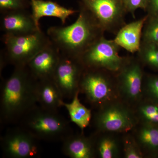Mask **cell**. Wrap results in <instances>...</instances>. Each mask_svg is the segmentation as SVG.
Masks as SVG:
<instances>
[{
  "mask_svg": "<svg viewBox=\"0 0 158 158\" xmlns=\"http://www.w3.org/2000/svg\"><path fill=\"white\" fill-rule=\"evenodd\" d=\"M32 17L38 27L39 20L43 17H54L59 19L63 24L70 15L76 13L77 11L67 9L51 1L31 0Z\"/></svg>",
  "mask_w": 158,
  "mask_h": 158,
  "instance_id": "cell-18",
  "label": "cell"
},
{
  "mask_svg": "<svg viewBox=\"0 0 158 158\" xmlns=\"http://www.w3.org/2000/svg\"><path fill=\"white\" fill-rule=\"evenodd\" d=\"M122 155L124 158H144V156L138 146L131 132L122 134Z\"/></svg>",
  "mask_w": 158,
  "mask_h": 158,
  "instance_id": "cell-23",
  "label": "cell"
},
{
  "mask_svg": "<svg viewBox=\"0 0 158 158\" xmlns=\"http://www.w3.org/2000/svg\"><path fill=\"white\" fill-rule=\"evenodd\" d=\"M20 126L38 141H62L73 134L69 122L58 111L36 105L20 120Z\"/></svg>",
  "mask_w": 158,
  "mask_h": 158,
  "instance_id": "cell-3",
  "label": "cell"
},
{
  "mask_svg": "<svg viewBox=\"0 0 158 158\" xmlns=\"http://www.w3.org/2000/svg\"><path fill=\"white\" fill-rule=\"evenodd\" d=\"M84 8L103 31H112L123 22V0H82Z\"/></svg>",
  "mask_w": 158,
  "mask_h": 158,
  "instance_id": "cell-10",
  "label": "cell"
},
{
  "mask_svg": "<svg viewBox=\"0 0 158 158\" xmlns=\"http://www.w3.org/2000/svg\"><path fill=\"white\" fill-rule=\"evenodd\" d=\"M143 98L158 103V76H150L145 79L143 85Z\"/></svg>",
  "mask_w": 158,
  "mask_h": 158,
  "instance_id": "cell-24",
  "label": "cell"
},
{
  "mask_svg": "<svg viewBox=\"0 0 158 158\" xmlns=\"http://www.w3.org/2000/svg\"><path fill=\"white\" fill-rule=\"evenodd\" d=\"M5 45L4 61L16 66H27L29 62L51 42L48 35L41 30L22 36L4 34Z\"/></svg>",
  "mask_w": 158,
  "mask_h": 158,
  "instance_id": "cell-6",
  "label": "cell"
},
{
  "mask_svg": "<svg viewBox=\"0 0 158 158\" xmlns=\"http://www.w3.org/2000/svg\"><path fill=\"white\" fill-rule=\"evenodd\" d=\"M147 7L152 16H158V0H148Z\"/></svg>",
  "mask_w": 158,
  "mask_h": 158,
  "instance_id": "cell-28",
  "label": "cell"
},
{
  "mask_svg": "<svg viewBox=\"0 0 158 158\" xmlns=\"http://www.w3.org/2000/svg\"><path fill=\"white\" fill-rule=\"evenodd\" d=\"M144 158H158V126L140 123L131 131Z\"/></svg>",
  "mask_w": 158,
  "mask_h": 158,
  "instance_id": "cell-17",
  "label": "cell"
},
{
  "mask_svg": "<svg viewBox=\"0 0 158 158\" xmlns=\"http://www.w3.org/2000/svg\"><path fill=\"white\" fill-rule=\"evenodd\" d=\"M22 0H0V9L2 13L16 10H24Z\"/></svg>",
  "mask_w": 158,
  "mask_h": 158,
  "instance_id": "cell-26",
  "label": "cell"
},
{
  "mask_svg": "<svg viewBox=\"0 0 158 158\" xmlns=\"http://www.w3.org/2000/svg\"><path fill=\"white\" fill-rule=\"evenodd\" d=\"M119 134L95 131L92 135L96 156L100 158H118L122 154L121 138Z\"/></svg>",
  "mask_w": 158,
  "mask_h": 158,
  "instance_id": "cell-19",
  "label": "cell"
},
{
  "mask_svg": "<svg viewBox=\"0 0 158 158\" xmlns=\"http://www.w3.org/2000/svg\"><path fill=\"white\" fill-rule=\"evenodd\" d=\"M103 32L89 12L83 8L73 24L65 27H50L47 35L61 55L79 58L102 36Z\"/></svg>",
  "mask_w": 158,
  "mask_h": 158,
  "instance_id": "cell-2",
  "label": "cell"
},
{
  "mask_svg": "<svg viewBox=\"0 0 158 158\" xmlns=\"http://www.w3.org/2000/svg\"><path fill=\"white\" fill-rule=\"evenodd\" d=\"M37 80L27 66H16L1 88V122L10 124L19 121L36 106Z\"/></svg>",
  "mask_w": 158,
  "mask_h": 158,
  "instance_id": "cell-1",
  "label": "cell"
},
{
  "mask_svg": "<svg viewBox=\"0 0 158 158\" xmlns=\"http://www.w3.org/2000/svg\"><path fill=\"white\" fill-rule=\"evenodd\" d=\"M61 56L59 50L51 42L31 59L27 66L36 80L52 78Z\"/></svg>",
  "mask_w": 158,
  "mask_h": 158,
  "instance_id": "cell-12",
  "label": "cell"
},
{
  "mask_svg": "<svg viewBox=\"0 0 158 158\" xmlns=\"http://www.w3.org/2000/svg\"><path fill=\"white\" fill-rule=\"evenodd\" d=\"M138 52L142 63L158 70V46L156 44L143 42Z\"/></svg>",
  "mask_w": 158,
  "mask_h": 158,
  "instance_id": "cell-22",
  "label": "cell"
},
{
  "mask_svg": "<svg viewBox=\"0 0 158 158\" xmlns=\"http://www.w3.org/2000/svg\"><path fill=\"white\" fill-rule=\"evenodd\" d=\"M116 75L119 98L134 108L143 98L144 74L141 64L127 60Z\"/></svg>",
  "mask_w": 158,
  "mask_h": 158,
  "instance_id": "cell-8",
  "label": "cell"
},
{
  "mask_svg": "<svg viewBox=\"0 0 158 158\" xmlns=\"http://www.w3.org/2000/svg\"><path fill=\"white\" fill-rule=\"evenodd\" d=\"M142 37L143 42L158 43V16H152L147 22Z\"/></svg>",
  "mask_w": 158,
  "mask_h": 158,
  "instance_id": "cell-25",
  "label": "cell"
},
{
  "mask_svg": "<svg viewBox=\"0 0 158 158\" xmlns=\"http://www.w3.org/2000/svg\"><path fill=\"white\" fill-rule=\"evenodd\" d=\"M97 110L92 118L96 132L122 135L131 132L139 123L134 108L120 99Z\"/></svg>",
  "mask_w": 158,
  "mask_h": 158,
  "instance_id": "cell-4",
  "label": "cell"
},
{
  "mask_svg": "<svg viewBox=\"0 0 158 158\" xmlns=\"http://www.w3.org/2000/svg\"><path fill=\"white\" fill-rule=\"evenodd\" d=\"M36 94L37 102L43 109L58 111L62 106L63 97L52 78L37 80Z\"/></svg>",
  "mask_w": 158,
  "mask_h": 158,
  "instance_id": "cell-16",
  "label": "cell"
},
{
  "mask_svg": "<svg viewBox=\"0 0 158 158\" xmlns=\"http://www.w3.org/2000/svg\"><path fill=\"white\" fill-rule=\"evenodd\" d=\"M38 141L21 127L10 130L1 138L3 154L10 158H31L39 156Z\"/></svg>",
  "mask_w": 158,
  "mask_h": 158,
  "instance_id": "cell-9",
  "label": "cell"
},
{
  "mask_svg": "<svg viewBox=\"0 0 158 158\" xmlns=\"http://www.w3.org/2000/svg\"><path fill=\"white\" fill-rule=\"evenodd\" d=\"M157 44L158 46V43L157 44Z\"/></svg>",
  "mask_w": 158,
  "mask_h": 158,
  "instance_id": "cell-29",
  "label": "cell"
},
{
  "mask_svg": "<svg viewBox=\"0 0 158 158\" xmlns=\"http://www.w3.org/2000/svg\"><path fill=\"white\" fill-rule=\"evenodd\" d=\"M126 11L133 14L137 9L147 8L148 0H123Z\"/></svg>",
  "mask_w": 158,
  "mask_h": 158,
  "instance_id": "cell-27",
  "label": "cell"
},
{
  "mask_svg": "<svg viewBox=\"0 0 158 158\" xmlns=\"http://www.w3.org/2000/svg\"><path fill=\"white\" fill-rule=\"evenodd\" d=\"M62 150L65 155L71 158H94L96 151L93 137H86L83 133H73L62 141Z\"/></svg>",
  "mask_w": 158,
  "mask_h": 158,
  "instance_id": "cell-15",
  "label": "cell"
},
{
  "mask_svg": "<svg viewBox=\"0 0 158 158\" xmlns=\"http://www.w3.org/2000/svg\"><path fill=\"white\" fill-rule=\"evenodd\" d=\"M85 67L79 58L61 55L52 77L63 99H72L79 90V84Z\"/></svg>",
  "mask_w": 158,
  "mask_h": 158,
  "instance_id": "cell-11",
  "label": "cell"
},
{
  "mask_svg": "<svg viewBox=\"0 0 158 158\" xmlns=\"http://www.w3.org/2000/svg\"><path fill=\"white\" fill-rule=\"evenodd\" d=\"M134 109L139 123L158 126V103L143 98Z\"/></svg>",
  "mask_w": 158,
  "mask_h": 158,
  "instance_id": "cell-21",
  "label": "cell"
},
{
  "mask_svg": "<svg viewBox=\"0 0 158 158\" xmlns=\"http://www.w3.org/2000/svg\"><path fill=\"white\" fill-rule=\"evenodd\" d=\"M119 47L114 40L100 37L79 57L85 68L117 73L127 61L118 54Z\"/></svg>",
  "mask_w": 158,
  "mask_h": 158,
  "instance_id": "cell-7",
  "label": "cell"
},
{
  "mask_svg": "<svg viewBox=\"0 0 158 158\" xmlns=\"http://www.w3.org/2000/svg\"><path fill=\"white\" fill-rule=\"evenodd\" d=\"M101 69L85 68L80 84V93L85 95L88 102L98 109L106 104L120 99L116 78Z\"/></svg>",
  "mask_w": 158,
  "mask_h": 158,
  "instance_id": "cell-5",
  "label": "cell"
},
{
  "mask_svg": "<svg viewBox=\"0 0 158 158\" xmlns=\"http://www.w3.org/2000/svg\"><path fill=\"white\" fill-rule=\"evenodd\" d=\"M80 90L77 91L70 103L62 102V106L68 111L71 121L77 125L83 132L90 124L92 118L91 110L82 104L79 98Z\"/></svg>",
  "mask_w": 158,
  "mask_h": 158,
  "instance_id": "cell-20",
  "label": "cell"
},
{
  "mask_svg": "<svg viewBox=\"0 0 158 158\" xmlns=\"http://www.w3.org/2000/svg\"><path fill=\"white\" fill-rule=\"evenodd\" d=\"M1 28L6 35L22 36L34 34L41 30L37 25L31 14L24 10L3 13Z\"/></svg>",
  "mask_w": 158,
  "mask_h": 158,
  "instance_id": "cell-13",
  "label": "cell"
},
{
  "mask_svg": "<svg viewBox=\"0 0 158 158\" xmlns=\"http://www.w3.org/2000/svg\"><path fill=\"white\" fill-rule=\"evenodd\" d=\"M148 16L125 25L119 30L115 39L116 44L131 53L139 52L143 29Z\"/></svg>",
  "mask_w": 158,
  "mask_h": 158,
  "instance_id": "cell-14",
  "label": "cell"
}]
</instances>
